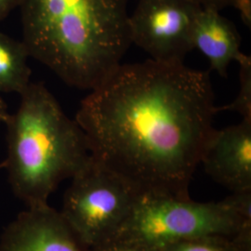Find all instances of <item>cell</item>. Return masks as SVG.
I'll use <instances>...</instances> for the list:
<instances>
[{"instance_id": "15", "label": "cell", "mask_w": 251, "mask_h": 251, "mask_svg": "<svg viewBox=\"0 0 251 251\" xmlns=\"http://www.w3.org/2000/svg\"><path fill=\"white\" fill-rule=\"evenodd\" d=\"M24 0H0V22L3 21L9 13L20 8Z\"/></svg>"}, {"instance_id": "8", "label": "cell", "mask_w": 251, "mask_h": 251, "mask_svg": "<svg viewBox=\"0 0 251 251\" xmlns=\"http://www.w3.org/2000/svg\"><path fill=\"white\" fill-rule=\"evenodd\" d=\"M0 251H90L60 211L49 204L30 206L11 222L0 238Z\"/></svg>"}, {"instance_id": "9", "label": "cell", "mask_w": 251, "mask_h": 251, "mask_svg": "<svg viewBox=\"0 0 251 251\" xmlns=\"http://www.w3.org/2000/svg\"><path fill=\"white\" fill-rule=\"evenodd\" d=\"M193 50L203 54L210 69L227 77L228 67L243 57L241 37L235 25L220 10L202 8L198 12L192 33Z\"/></svg>"}, {"instance_id": "14", "label": "cell", "mask_w": 251, "mask_h": 251, "mask_svg": "<svg viewBox=\"0 0 251 251\" xmlns=\"http://www.w3.org/2000/svg\"><path fill=\"white\" fill-rule=\"evenodd\" d=\"M231 7L237 10L243 24L249 29H251V0H233Z\"/></svg>"}, {"instance_id": "6", "label": "cell", "mask_w": 251, "mask_h": 251, "mask_svg": "<svg viewBox=\"0 0 251 251\" xmlns=\"http://www.w3.org/2000/svg\"><path fill=\"white\" fill-rule=\"evenodd\" d=\"M201 9L193 0H139L128 16L130 42L153 61L183 63Z\"/></svg>"}, {"instance_id": "5", "label": "cell", "mask_w": 251, "mask_h": 251, "mask_svg": "<svg viewBox=\"0 0 251 251\" xmlns=\"http://www.w3.org/2000/svg\"><path fill=\"white\" fill-rule=\"evenodd\" d=\"M140 195L92 156L72 179L60 211L89 250L110 240Z\"/></svg>"}, {"instance_id": "7", "label": "cell", "mask_w": 251, "mask_h": 251, "mask_svg": "<svg viewBox=\"0 0 251 251\" xmlns=\"http://www.w3.org/2000/svg\"><path fill=\"white\" fill-rule=\"evenodd\" d=\"M200 165L216 183L232 194L251 191V119L214 129Z\"/></svg>"}, {"instance_id": "18", "label": "cell", "mask_w": 251, "mask_h": 251, "mask_svg": "<svg viewBox=\"0 0 251 251\" xmlns=\"http://www.w3.org/2000/svg\"><path fill=\"white\" fill-rule=\"evenodd\" d=\"M4 166H5V164H4V162H3V163H1V164H0V169H2V168H4Z\"/></svg>"}, {"instance_id": "3", "label": "cell", "mask_w": 251, "mask_h": 251, "mask_svg": "<svg viewBox=\"0 0 251 251\" xmlns=\"http://www.w3.org/2000/svg\"><path fill=\"white\" fill-rule=\"evenodd\" d=\"M20 95L18 110L5 123L4 168L14 195L27 207L47 205L59 184L89 162L90 146L80 126L42 83L31 82Z\"/></svg>"}, {"instance_id": "1", "label": "cell", "mask_w": 251, "mask_h": 251, "mask_svg": "<svg viewBox=\"0 0 251 251\" xmlns=\"http://www.w3.org/2000/svg\"><path fill=\"white\" fill-rule=\"evenodd\" d=\"M217 113L209 73L148 59L117 66L75 121L91 156L139 195L188 199Z\"/></svg>"}, {"instance_id": "17", "label": "cell", "mask_w": 251, "mask_h": 251, "mask_svg": "<svg viewBox=\"0 0 251 251\" xmlns=\"http://www.w3.org/2000/svg\"><path fill=\"white\" fill-rule=\"evenodd\" d=\"M9 111H8V106L4 102L3 99L0 97V122L1 123H6L7 120L9 117Z\"/></svg>"}, {"instance_id": "11", "label": "cell", "mask_w": 251, "mask_h": 251, "mask_svg": "<svg viewBox=\"0 0 251 251\" xmlns=\"http://www.w3.org/2000/svg\"><path fill=\"white\" fill-rule=\"evenodd\" d=\"M157 251H251V246L227 235H207L174 243Z\"/></svg>"}, {"instance_id": "4", "label": "cell", "mask_w": 251, "mask_h": 251, "mask_svg": "<svg viewBox=\"0 0 251 251\" xmlns=\"http://www.w3.org/2000/svg\"><path fill=\"white\" fill-rule=\"evenodd\" d=\"M215 234L251 243V191L207 203L191 198L140 195L111 239L159 250L174 243Z\"/></svg>"}, {"instance_id": "13", "label": "cell", "mask_w": 251, "mask_h": 251, "mask_svg": "<svg viewBox=\"0 0 251 251\" xmlns=\"http://www.w3.org/2000/svg\"><path fill=\"white\" fill-rule=\"evenodd\" d=\"M90 251H157L135 243L127 242L120 239H110Z\"/></svg>"}, {"instance_id": "12", "label": "cell", "mask_w": 251, "mask_h": 251, "mask_svg": "<svg viewBox=\"0 0 251 251\" xmlns=\"http://www.w3.org/2000/svg\"><path fill=\"white\" fill-rule=\"evenodd\" d=\"M239 63L240 89L236 98L228 105L218 107V112L233 111L244 119H251V58L244 54Z\"/></svg>"}, {"instance_id": "2", "label": "cell", "mask_w": 251, "mask_h": 251, "mask_svg": "<svg viewBox=\"0 0 251 251\" xmlns=\"http://www.w3.org/2000/svg\"><path fill=\"white\" fill-rule=\"evenodd\" d=\"M128 0H24L23 42L30 57L81 90H91L131 45Z\"/></svg>"}, {"instance_id": "10", "label": "cell", "mask_w": 251, "mask_h": 251, "mask_svg": "<svg viewBox=\"0 0 251 251\" xmlns=\"http://www.w3.org/2000/svg\"><path fill=\"white\" fill-rule=\"evenodd\" d=\"M29 52L23 41L0 32V93L22 94L31 83Z\"/></svg>"}, {"instance_id": "16", "label": "cell", "mask_w": 251, "mask_h": 251, "mask_svg": "<svg viewBox=\"0 0 251 251\" xmlns=\"http://www.w3.org/2000/svg\"><path fill=\"white\" fill-rule=\"evenodd\" d=\"M199 4L202 8L222 10L227 7H231L233 0H193Z\"/></svg>"}]
</instances>
